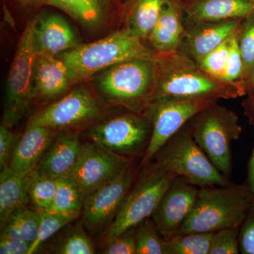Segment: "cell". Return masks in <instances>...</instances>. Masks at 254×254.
<instances>
[{"label": "cell", "instance_id": "1", "mask_svg": "<svg viewBox=\"0 0 254 254\" xmlns=\"http://www.w3.org/2000/svg\"><path fill=\"white\" fill-rule=\"evenodd\" d=\"M155 62L152 101L166 97L230 100L246 94L245 82L232 83L214 78L194 60L178 52L159 53Z\"/></svg>", "mask_w": 254, "mask_h": 254}, {"label": "cell", "instance_id": "2", "mask_svg": "<svg viewBox=\"0 0 254 254\" xmlns=\"http://www.w3.org/2000/svg\"><path fill=\"white\" fill-rule=\"evenodd\" d=\"M158 55L127 28L56 57L66 65L71 81L76 84L116 64L135 60H155Z\"/></svg>", "mask_w": 254, "mask_h": 254}, {"label": "cell", "instance_id": "3", "mask_svg": "<svg viewBox=\"0 0 254 254\" xmlns=\"http://www.w3.org/2000/svg\"><path fill=\"white\" fill-rule=\"evenodd\" d=\"M250 193L245 186L202 187L193 210L177 234L240 227L254 202Z\"/></svg>", "mask_w": 254, "mask_h": 254}, {"label": "cell", "instance_id": "4", "mask_svg": "<svg viewBox=\"0 0 254 254\" xmlns=\"http://www.w3.org/2000/svg\"><path fill=\"white\" fill-rule=\"evenodd\" d=\"M156 65L155 60H135L105 68L97 81L101 95L109 101L143 114L152 101Z\"/></svg>", "mask_w": 254, "mask_h": 254}, {"label": "cell", "instance_id": "5", "mask_svg": "<svg viewBox=\"0 0 254 254\" xmlns=\"http://www.w3.org/2000/svg\"><path fill=\"white\" fill-rule=\"evenodd\" d=\"M153 160L160 168L200 188L230 185L228 179L197 144L189 127H182L173 135L155 153Z\"/></svg>", "mask_w": 254, "mask_h": 254}, {"label": "cell", "instance_id": "6", "mask_svg": "<svg viewBox=\"0 0 254 254\" xmlns=\"http://www.w3.org/2000/svg\"><path fill=\"white\" fill-rule=\"evenodd\" d=\"M189 123L197 144L228 179L232 171L231 143L242 133L237 114L215 103L197 113Z\"/></svg>", "mask_w": 254, "mask_h": 254}, {"label": "cell", "instance_id": "7", "mask_svg": "<svg viewBox=\"0 0 254 254\" xmlns=\"http://www.w3.org/2000/svg\"><path fill=\"white\" fill-rule=\"evenodd\" d=\"M127 193L113 222L103 235V242L111 240L151 217L175 176L156 163H150Z\"/></svg>", "mask_w": 254, "mask_h": 254}, {"label": "cell", "instance_id": "8", "mask_svg": "<svg viewBox=\"0 0 254 254\" xmlns=\"http://www.w3.org/2000/svg\"><path fill=\"white\" fill-rule=\"evenodd\" d=\"M217 101L218 100L213 98L173 97L152 101L143 113L151 122L152 135L142 160V166L151 163L160 148L194 115Z\"/></svg>", "mask_w": 254, "mask_h": 254}, {"label": "cell", "instance_id": "9", "mask_svg": "<svg viewBox=\"0 0 254 254\" xmlns=\"http://www.w3.org/2000/svg\"><path fill=\"white\" fill-rule=\"evenodd\" d=\"M33 23L34 20L28 22L23 30L6 81L1 125L9 128L22 120L33 100L31 92L35 58L32 42Z\"/></svg>", "mask_w": 254, "mask_h": 254}, {"label": "cell", "instance_id": "10", "mask_svg": "<svg viewBox=\"0 0 254 254\" xmlns=\"http://www.w3.org/2000/svg\"><path fill=\"white\" fill-rule=\"evenodd\" d=\"M88 134L91 141L131 158L146 151L151 138L152 124L144 114L131 112L97 124L90 128Z\"/></svg>", "mask_w": 254, "mask_h": 254}, {"label": "cell", "instance_id": "11", "mask_svg": "<svg viewBox=\"0 0 254 254\" xmlns=\"http://www.w3.org/2000/svg\"><path fill=\"white\" fill-rule=\"evenodd\" d=\"M103 113V105L98 98L81 85L33 117L26 127L71 129L99 118Z\"/></svg>", "mask_w": 254, "mask_h": 254}, {"label": "cell", "instance_id": "12", "mask_svg": "<svg viewBox=\"0 0 254 254\" xmlns=\"http://www.w3.org/2000/svg\"><path fill=\"white\" fill-rule=\"evenodd\" d=\"M132 161L131 158L118 154L96 142H86L68 176L78 184L85 200L98 187L131 166Z\"/></svg>", "mask_w": 254, "mask_h": 254}, {"label": "cell", "instance_id": "13", "mask_svg": "<svg viewBox=\"0 0 254 254\" xmlns=\"http://www.w3.org/2000/svg\"><path fill=\"white\" fill-rule=\"evenodd\" d=\"M135 173L131 165L118 176L87 195L81 222L92 235H100L109 228L123 200L131 190Z\"/></svg>", "mask_w": 254, "mask_h": 254}, {"label": "cell", "instance_id": "14", "mask_svg": "<svg viewBox=\"0 0 254 254\" xmlns=\"http://www.w3.org/2000/svg\"><path fill=\"white\" fill-rule=\"evenodd\" d=\"M196 186L182 177H176L159 202L151 218L157 230L165 240L176 235L196 203Z\"/></svg>", "mask_w": 254, "mask_h": 254}, {"label": "cell", "instance_id": "15", "mask_svg": "<svg viewBox=\"0 0 254 254\" xmlns=\"http://www.w3.org/2000/svg\"><path fill=\"white\" fill-rule=\"evenodd\" d=\"M33 48L36 55H58L83 45L78 33L58 14H42L34 19Z\"/></svg>", "mask_w": 254, "mask_h": 254}, {"label": "cell", "instance_id": "16", "mask_svg": "<svg viewBox=\"0 0 254 254\" xmlns=\"http://www.w3.org/2000/svg\"><path fill=\"white\" fill-rule=\"evenodd\" d=\"M242 19L195 23L186 28L178 53L198 61L236 33Z\"/></svg>", "mask_w": 254, "mask_h": 254}, {"label": "cell", "instance_id": "17", "mask_svg": "<svg viewBox=\"0 0 254 254\" xmlns=\"http://www.w3.org/2000/svg\"><path fill=\"white\" fill-rule=\"evenodd\" d=\"M73 85L67 66L63 60L49 55H35L31 76L33 100L57 99Z\"/></svg>", "mask_w": 254, "mask_h": 254}, {"label": "cell", "instance_id": "18", "mask_svg": "<svg viewBox=\"0 0 254 254\" xmlns=\"http://www.w3.org/2000/svg\"><path fill=\"white\" fill-rule=\"evenodd\" d=\"M81 147L77 133L59 130L34 170L55 180L68 176L77 163Z\"/></svg>", "mask_w": 254, "mask_h": 254}, {"label": "cell", "instance_id": "19", "mask_svg": "<svg viewBox=\"0 0 254 254\" xmlns=\"http://www.w3.org/2000/svg\"><path fill=\"white\" fill-rule=\"evenodd\" d=\"M58 131L48 127H26L15 147L8 168L21 175L31 173L36 168Z\"/></svg>", "mask_w": 254, "mask_h": 254}, {"label": "cell", "instance_id": "20", "mask_svg": "<svg viewBox=\"0 0 254 254\" xmlns=\"http://www.w3.org/2000/svg\"><path fill=\"white\" fill-rule=\"evenodd\" d=\"M254 13L250 0H195L185 9V26L195 23L244 19Z\"/></svg>", "mask_w": 254, "mask_h": 254}, {"label": "cell", "instance_id": "21", "mask_svg": "<svg viewBox=\"0 0 254 254\" xmlns=\"http://www.w3.org/2000/svg\"><path fill=\"white\" fill-rule=\"evenodd\" d=\"M186 31L183 14L176 2L167 0L148 38L150 48L158 53L177 52Z\"/></svg>", "mask_w": 254, "mask_h": 254}, {"label": "cell", "instance_id": "22", "mask_svg": "<svg viewBox=\"0 0 254 254\" xmlns=\"http://www.w3.org/2000/svg\"><path fill=\"white\" fill-rule=\"evenodd\" d=\"M41 4L60 8L88 30L105 24L111 0H41Z\"/></svg>", "mask_w": 254, "mask_h": 254}, {"label": "cell", "instance_id": "23", "mask_svg": "<svg viewBox=\"0 0 254 254\" xmlns=\"http://www.w3.org/2000/svg\"><path fill=\"white\" fill-rule=\"evenodd\" d=\"M28 175H18L8 168L1 171L0 222L16 209L27 206L31 203L28 193Z\"/></svg>", "mask_w": 254, "mask_h": 254}, {"label": "cell", "instance_id": "24", "mask_svg": "<svg viewBox=\"0 0 254 254\" xmlns=\"http://www.w3.org/2000/svg\"><path fill=\"white\" fill-rule=\"evenodd\" d=\"M41 213L28 206L14 210L1 222L0 238L18 239L33 243L38 237Z\"/></svg>", "mask_w": 254, "mask_h": 254}, {"label": "cell", "instance_id": "25", "mask_svg": "<svg viewBox=\"0 0 254 254\" xmlns=\"http://www.w3.org/2000/svg\"><path fill=\"white\" fill-rule=\"evenodd\" d=\"M167 0H141L129 9L127 28L143 42L148 41Z\"/></svg>", "mask_w": 254, "mask_h": 254}, {"label": "cell", "instance_id": "26", "mask_svg": "<svg viewBox=\"0 0 254 254\" xmlns=\"http://www.w3.org/2000/svg\"><path fill=\"white\" fill-rule=\"evenodd\" d=\"M84 198L76 182L69 176L57 180L54 200L48 211L71 217L76 220L81 215Z\"/></svg>", "mask_w": 254, "mask_h": 254}, {"label": "cell", "instance_id": "27", "mask_svg": "<svg viewBox=\"0 0 254 254\" xmlns=\"http://www.w3.org/2000/svg\"><path fill=\"white\" fill-rule=\"evenodd\" d=\"M213 232L177 234L165 240V254H209Z\"/></svg>", "mask_w": 254, "mask_h": 254}, {"label": "cell", "instance_id": "28", "mask_svg": "<svg viewBox=\"0 0 254 254\" xmlns=\"http://www.w3.org/2000/svg\"><path fill=\"white\" fill-rule=\"evenodd\" d=\"M28 177V193L31 203L40 212L48 211L56 193L57 180L40 175L35 170Z\"/></svg>", "mask_w": 254, "mask_h": 254}, {"label": "cell", "instance_id": "29", "mask_svg": "<svg viewBox=\"0 0 254 254\" xmlns=\"http://www.w3.org/2000/svg\"><path fill=\"white\" fill-rule=\"evenodd\" d=\"M82 222H78L68 230L55 247V254H93L94 245L83 228Z\"/></svg>", "mask_w": 254, "mask_h": 254}, {"label": "cell", "instance_id": "30", "mask_svg": "<svg viewBox=\"0 0 254 254\" xmlns=\"http://www.w3.org/2000/svg\"><path fill=\"white\" fill-rule=\"evenodd\" d=\"M151 218L138 225L136 254H165V240L160 237Z\"/></svg>", "mask_w": 254, "mask_h": 254}, {"label": "cell", "instance_id": "31", "mask_svg": "<svg viewBox=\"0 0 254 254\" xmlns=\"http://www.w3.org/2000/svg\"><path fill=\"white\" fill-rule=\"evenodd\" d=\"M232 36L198 61L195 62L205 72L214 78L222 81H225V70Z\"/></svg>", "mask_w": 254, "mask_h": 254}, {"label": "cell", "instance_id": "32", "mask_svg": "<svg viewBox=\"0 0 254 254\" xmlns=\"http://www.w3.org/2000/svg\"><path fill=\"white\" fill-rule=\"evenodd\" d=\"M237 40L245 68V78H248L254 66V13L242 21Z\"/></svg>", "mask_w": 254, "mask_h": 254}, {"label": "cell", "instance_id": "33", "mask_svg": "<svg viewBox=\"0 0 254 254\" xmlns=\"http://www.w3.org/2000/svg\"><path fill=\"white\" fill-rule=\"evenodd\" d=\"M41 222L36 240L32 243L28 254L36 253L43 243L59 231L65 225L73 222L74 219L60 214L41 212Z\"/></svg>", "mask_w": 254, "mask_h": 254}, {"label": "cell", "instance_id": "34", "mask_svg": "<svg viewBox=\"0 0 254 254\" xmlns=\"http://www.w3.org/2000/svg\"><path fill=\"white\" fill-rule=\"evenodd\" d=\"M239 229L226 228L213 232L209 254H237L240 253Z\"/></svg>", "mask_w": 254, "mask_h": 254}, {"label": "cell", "instance_id": "35", "mask_svg": "<svg viewBox=\"0 0 254 254\" xmlns=\"http://www.w3.org/2000/svg\"><path fill=\"white\" fill-rule=\"evenodd\" d=\"M237 31L231 38L225 74V81L232 83L245 81V68L237 40Z\"/></svg>", "mask_w": 254, "mask_h": 254}, {"label": "cell", "instance_id": "36", "mask_svg": "<svg viewBox=\"0 0 254 254\" xmlns=\"http://www.w3.org/2000/svg\"><path fill=\"white\" fill-rule=\"evenodd\" d=\"M137 227L103 242V253L105 254H136Z\"/></svg>", "mask_w": 254, "mask_h": 254}, {"label": "cell", "instance_id": "37", "mask_svg": "<svg viewBox=\"0 0 254 254\" xmlns=\"http://www.w3.org/2000/svg\"><path fill=\"white\" fill-rule=\"evenodd\" d=\"M10 128L1 125L0 127V169L1 171L7 168L14 153L15 147L21 134H16Z\"/></svg>", "mask_w": 254, "mask_h": 254}, {"label": "cell", "instance_id": "38", "mask_svg": "<svg viewBox=\"0 0 254 254\" xmlns=\"http://www.w3.org/2000/svg\"><path fill=\"white\" fill-rule=\"evenodd\" d=\"M239 230L240 251L243 254H254V202Z\"/></svg>", "mask_w": 254, "mask_h": 254}, {"label": "cell", "instance_id": "39", "mask_svg": "<svg viewBox=\"0 0 254 254\" xmlns=\"http://www.w3.org/2000/svg\"><path fill=\"white\" fill-rule=\"evenodd\" d=\"M32 242L18 239L0 238V254H28Z\"/></svg>", "mask_w": 254, "mask_h": 254}, {"label": "cell", "instance_id": "40", "mask_svg": "<svg viewBox=\"0 0 254 254\" xmlns=\"http://www.w3.org/2000/svg\"><path fill=\"white\" fill-rule=\"evenodd\" d=\"M248 188L254 196V148L248 166Z\"/></svg>", "mask_w": 254, "mask_h": 254}, {"label": "cell", "instance_id": "41", "mask_svg": "<svg viewBox=\"0 0 254 254\" xmlns=\"http://www.w3.org/2000/svg\"><path fill=\"white\" fill-rule=\"evenodd\" d=\"M25 8H31L41 4V0H16Z\"/></svg>", "mask_w": 254, "mask_h": 254}, {"label": "cell", "instance_id": "42", "mask_svg": "<svg viewBox=\"0 0 254 254\" xmlns=\"http://www.w3.org/2000/svg\"><path fill=\"white\" fill-rule=\"evenodd\" d=\"M246 110L250 112L254 116V95H251L248 100L245 102Z\"/></svg>", "mask_w": 254, "mask_h": 254}, {"label": "cell", "instance_id": "43", "mask_svg": "<svg viewBox=\"0 0 254 254\" xmlns=\"http://www.w3.org/2000/svg\"><path fill=\"white\" fill-rule=\"evenodd\" d=\"M248 78H250L251 85H252V88H253V89L254 90V66L253 68H252V71H251L250 76H248Z\"/></svg>", "mask_w": 254, "mask_h": 254}, {"label": "cell", "instance_id": "44", "mask_svg": "<svg viewBox=\"0 0 254 254\" xmlns=\"http://www.w3.org/2000/svg\"><path fill=\"white\" fill-rule=\"evenodd\" d=\"M139 1H141V0H131L129 3V9H131L132 6H134V5L137 4V3Z\"/></svg>", "mask_w": 254, "mask_h": 254}, {"label": "cell", "instance_id": "45", "mask_svg": "<svg viewBox=\"0 0 254 254\" xmlns=\"http://www.w3.org/2000/svg\"><path fill=\"white\" fill-rule=\"evenodd\" d=\"M250 1H252V2H253L254 4V0H250Z\"/></svg>", "mask_w": 254, "mask_h": 254}]
</instances>
